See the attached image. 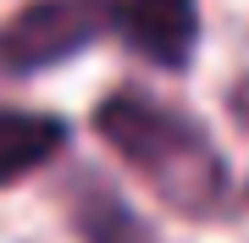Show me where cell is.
<instances>
[{"label": "cell", "instance_id": "obj_1", "mask_svg": "<svg viewBox=\"0 0 249 243\" xmlns=\"http://www.w3.org/2000/svg\"><path fill=\"white\" fill-rule=\"evenodd\" d=\"M94 133L106 138V149L122 166L139 171V182L166 210L205 221L227 205V166L183 111L160 105L139 89H116L94 105Z\"/></svg>", "mask_w": 249, "mask_h": 243}, {"label": "cell", "instance_id": "obj_2", "mask_svg": "<svg viewBox=\"0 0 249 243\" xmlns=\"http://www.w3.org/2000/svg\"><path fill=\"white\" fill-rule=\"evenodd\" d=\"M116 0H28L0 22V72L28 78L72 61L100 33H111Z\"/></svg>", "mask_w": 249, "mask_h": 243}, {"label": "cell", "instance_id": "obj_3", "mask_svg": "<svg viewBox=\"0 0 249 243\" xmlns=\"http://www.w3.org/2000/svg\"><path fill=\"white\" fill-rule=\"evenodd\" d=\"M116 33L155 66H188L199 45V6L194 0H116Z\"/></svg>", "mask_w": 249, "mask_h": 243}, {"label": "cell", "instance_id": "obj_4", "mask_svg": "<svg viewBox=\"0 0 249 243\" xmlns=\"http://www.w3.org/2000/svg\"><path fill=\"white\" fill-rule=\"evenodd\" d=\"M67 221L78 232V243H155V232L100 177H78L67 188Z\"/></svg>", "mask_w": 249, "mask_h": 243}, {"label": "cell", "instance_id": "obj_5", "mask_svg": "<svg viewBox=\"0 0 249 243\" xmlns=\"http://www.w3.org/2000/svg\"><path fill=\"white\" fill-rule=\"evenodd\" d=\"M67 149V122L45 111H0V188L50 166Z\"/></svg>", "mask_w": 249, "mask_h": 243}, {"label": "cell", "instance_id": "obj_6", "mask_svg": "<svg viewBox=\"0 0 249 243\" xmlns=\"http://www.w3.org/2000/svg\"><path fill=\"white\" fill-rule=\"evenodd\" d=\"M227 105H232V116H238V122L249 127V78H238V83H232V94H227Z\"/></svg>", "mask_w": 249, "mask_h": 243}]
</instances>
